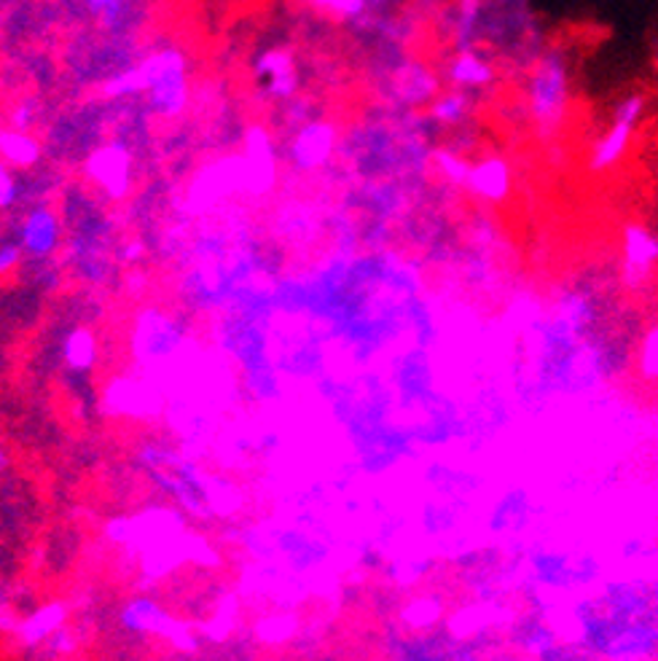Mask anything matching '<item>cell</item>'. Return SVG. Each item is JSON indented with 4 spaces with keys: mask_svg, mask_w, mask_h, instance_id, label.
Wrapping results in <instances>:
<instances>
[{
    "mask_svg": "<svg viewBox=\"0 0 658 661\" xmlns=\"http://www.w3.org/2000/svg\"><path fill=\"white\" fill-rule=\"evenodd\" d=\"M645 117V97L639 91H629L619 97V102L610 111L608 124L592 143L586 157V167L592 175H608L626 159L629 148H632L634 135H637L639 122Z\"/></svg>",
    "mask_w": 658,
    "mask_h": 661,
    "instance_id": "3",
    "label": "cell"
},
{
    "mask_svg": "<svg viewBox=\"0 0 658 661\" xmlns=\"http://www.w3.org/2000/svg\"><path fill=\"white\" fill-rule=\"evenodd\" d=\"M443 78H447V84L452 89L478 95V91L489 89V86L498 82V65L482 49H463L449 57L447 68H443Z\"/></svg>",
    "mask_w": 658,
    "mask_h": 661,
    "instance_id": "10",
    "label": "cell"
},
{
    "mask_svg": "<svg viewBox=\"0 0 658 661\" xmlns=\"http://www.w3.org/2000/svg\"><path fill=\"white\" fill-rule=\"evenodd\" d=\"M62 240V221L51 207L36 205L22 216L20 232H16V243L22 250L33 258H46L60 248Z\"/></svg>",
    "mask_w": 658,
    "mask_h": 661,
    "instance_id": "11",
    "label": "cell"
},
{
    "mask_svg": "<svg viewBox=\"0 0 658 661\" xmlns=\"http://www.w3.org/2000/svg\"><path fill=\"white\" fill-rule=\"evenodd\" d=\"M449 38L454 51L478 49L487 38V3L484 0H458L449 14Z\"/></svg>",
    "mask_w": 658,
    "mask_h": 661,
    "instance_id": "12",
    "label": "cell"
},
{
    "mask_svg": "<svg viewBox=\"0 0 658 661\" xmlns=\"http://www.w3.org/2000/svg\"><path fill=\"white\" fill-rule=\"evenodd\" d=\"M44 157L40 140L33 132L14 130V126H0V162H5L11 170H31Z\"/></svg>",
    "mask_w": 658,
    "mask_h": 661,
    "instance_id": "13",
    "label": "cell"
},
{
    "mask_svg": "<svg viewBox=\"0 0 658 661\" xmlns=\"http://www.w3.org/2000/svg\"><path fill=\"white\" fill-rule=\"evenodd\" d=\"M135 154L124 140L100 143L86 159V175L106 197L124 199L132 192Z\"/></svg>",
    "mask_w": 658,
    "mask_h": 661,
    "instance_id": "4",
    "label": "cell"
},
{
    "mask_svg": "<svg viewBox=\"0 0 658 661\" xmlns=\"http://www.w3.org/2000/svg\"><path fill=\"white\" fill-rule=\"evenodd\" d=\"M242 188L247 194H267L277 181V146L271 140V135L264 126H251L245 132V140H242Z\"/></svg>",
    "mask_w": 658,
    "mask_h": 661,
    "instance_id": "6",
    "label": "cell"
},
{
    "mask_svg": "<svg viewBox=\"0 0 658 661\" xmlns=\"http://www.w3.org/2000/svg\"><path fill=\"white\" fill-rule=\"evenodd\" d=\"M639 374H643L645 379H650V382H656L658 379V326L648 331V336H645L643 342V353H639Z\"/></svg>",
    "mask_w": 658,
    "mask_h": 661,
    "instance_id": "17",
    "label": "cell"
},
{
    "mask_svg": "<svg viewBox=\"0 0 658 661\" xmlns=\"http://www.w3.org/2000/svg\"><path fill=\"white\" fill-rule=\"evenodd\" d=\"M141 97L156 119H178L192 100L188 60L178 46H161L135 62Z\"/></svg>",
    "mask_w": 658,
    "mask_h": 661,
    "instance_id": "2",
    "label": "cell"
},
{
    "mask_svg": "<svg viewBox=\"0 0 658 661\" xmlns=\"http://www.w3.org/2000/svg\"><path fill=\"white\" fill-rule=\"evenodd\" d=\"M473 108H476V95L449 86V91L432 97L430 106H427V119L443 130H454L473 117Z\"/></svg>",
    "mask_w": 658,
    "mask_h": 661,
    "instance_id": "14",
    "label": "cell"
},
{
    "mask_svg": "<svg viewBox=\"0 0 658 661\" xmlns=\"http://www.w3.org/2000/svg\"><path fill=\"white\" fill-rule=\"evenodd\" d=\"M36 119H38V108L33 100L16 102V106L9 111V126H14V130H22V132H33Z\"/></svg>",
    "mask_w": 658,
    "mask_h": 661,
    "instance_id": "19",
    "label": "cell"
},
{
    "mask_svg": "<svg viewBox=\"0 0 658 661\" xmlns=\"http://www.w3.org/2000/svg\"><path fill=\"white\" fill-rule=\"evenodd\" d=\"M81 3L102 30H117L121 22L126 20V11H130V5H126L130 0H81Z\"/></svg>",
    "mask_w": 658,
    "mask_h": 661,
    "instance_id": "16",
    "label": "cell"
},
{
    "mask_svg": "<svg viewBox=\"0 0 658 661\" xmlns=\"http://www.w3.org/2000/svg\"><path fill=\"white\" fill-rule=\"evenodd\" d=\"M339 130L328 119H307L293 130V137L288 140V164L298 172H317L331 162L337 151Z\"/></svg>",
    "mask_w": 658,
    "mask_h": 661,
    "instance_id": "5",
    "label": "cell"
},
{
    "mask_svg": "<svg viewBox=\"0 0 658 661\" xmlns=\"http://www.w3.org/2000/svg\"><path fill=\"white\" fill-rule=\"evenodd\" d=\"M570 71L568 51L551 46L535 57L527 76V117L540 140H551L570 117Z\"/></svg>",
    "mask_w": 658,
    "mask_h": 661,
    "instance_id": "1",
    "label": "cell"
},
{
    "mask_svg": "<svg viewBox=\"0 0 658 661\" xmlns=\"http://www.w3.org/2000/svg\"><path fill=\"white\" fill-rule=\"evenodd\" d=\"M253 78L261 86V95L267 100H293L298 89V73L293 54L282 46L261 49L253 60Z\"/></svg>",
    "mask_w": 658,
    "mask_h": 661,
    "instance_id": "8",
    "label": "cell"
},
{
    "mask_svg": "<svg viewBox=\"0 0 658 661\" xmlns=\"http://www.w3.org/2000/svg\"><path fill=\"white\" fill-rule=\"evenodd\" d=\"M302 3L312 5V9L328 11V14H331V11H333V5H337V0H302Z\"/></svg>",
    "mask_w": 658,
    "mask_h": 661,
    "instance_id": "21",
    "label": "cell"
},
{
    "mask_svg": "<svg viewBox=\"0 0 658 661\" xmlns=\"http://www.w3.org/2000/svg\"><path fill=\"white\" fill-rule=\"evenodd\" d=\"M22 256H25V250H22V245L16 243V240H5V243H0V274L14 272V269L20 267Z\"/></svg>",
    "mask_w": 658,
    "mask_h": 661,
    "instance_id": "20",
    "label": "cell"
},
{
    "mask_svg": "<svg viewBox=\"0 0 658 661\" xmlns=\"http://www.w3.org/2000/svg\"><path fill=\"white\" fill-rule=\"evenodd\" d=\"M20 199V181L9 164L0 162V210H9Z\"/></svg>",
    "mask_w": 658,
    "mask_h": 661,
    "instance_id": "18",
    "label": "cell"
},
{
    "mask_svg": "<svg viewBox=\"0 0 658 661\" xmlns=\"http://www.w3.org/2000/svg\"><path fill=\"white\" fill-rule=\"evenodd\" d=\"M432 164H436V172L449 183V186L465 188L467 172H471L473 162L460 151V148H449V146L438 148V151H432Z\"/></svg>",
    "mask_w": 658,
    "mask_h": 661,
    "instance_id": "15",
    "label": "cell"
},
{
    "mask_svg": "<svg viewBox=\"0 0 658 661\" xmlns=\"http://www.w3.org/2000/svg\"><path fill=\"white\" fill-rule=\"evenodd\" d=\"M467 194L484 205H505L513 194V164L503 154H484L471 164L465 183Z\"/></svg>",
    "mask_w": 658,
    "mask_h": 661,
    "instance_id": "7",
    "label": "cell"
},
{
    "mask_svg": "<svg viewBox=\"0 0 658 661\" xmlns=\"http://www.w3.org/2000/svg\"><path fill=\"white\" fill-rule=\"evenodd\" d=\"M623 283L639 289L654 274L658 264V234L645 223H626L621 234Z\"/></svg>",
    "mask_w": 658,
    "mask_h": 661,
    "instance_id": "9",
    "label": "cell"
}]
</instances>
